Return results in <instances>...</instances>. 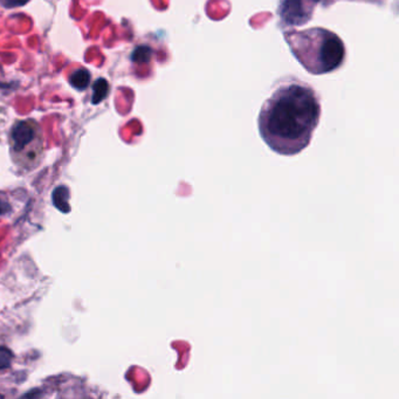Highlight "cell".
<instances>
[{
  "label": "cell",
  "mask_w": 399,
  "mask_h": 399,
  "mask_svg": "<svg viewBox=\"0 0 399 399\" xmlns=\"http://www.w3.org/2000/svg\"><path fill=\"white\" fill-rule=\"evenodd\" d=\"M321 116L315 90L301 81H289L273 91L259 113L263 142L282 156H294L309 145Z\"/></svg>",
  "instance_id": "obj_1"
},
{
  "label": "cell",
  "mask_w": 399,
  "mask_h": 399,
  "mask_svg": "<svg viewBox=\"0 0 399 399\" xmlns=\"http://www.w3.org/2000/svg\"><path fill=\"white\" fill-rule=\"evenodd\" d=\"M285 37L295 58L309 73L328 74L344 62V43L334 32L316 27L288 32Z\"/></svg>",
  "instance_id": "obj_2"
},
{
  "label": "cell",
  "mask_w": 399,
  "mask_h": 399,
  "mask_svg": "<svg viewBox=\"0 0 399 399\" xmlns=\"http://www.w3.org/2000/svg\"><path fill=\"white\" fill-rule=\"evenodd\" d=\"M10 155L19 171L37 169L45 157V137L41 126L33 118L15 122L10 130Z\"/></svg>",
  "instance_id": "obj_3"
},
{
  "label": "cell",
  "mask_w": 399,
  "mask_h": 399,
  "mask_svg": "<svg viewBox=\"0 0 399 399\" xmlns=\"http://www.w3.org/2000/svg\"><path fill=\"white\" fill-rule=\"evenodd\" d=\"M68 81L70 86L75 88L77 90H85L90 85L91 81V74L90 71L86 68H78L75 71H73L69 75Z\"/></svg>",
  "instance_id": "obj_4"
},
{
  "label": "cell",
  "mask_w": 399,
  "mask_h": 399,
  "mask_svg": "<svg viewBox=\"0 0 399 399\" xmlns=\"http://www.w3.org/2000/svg\"><path fill=\"white\" fill-rule=\"evenodd\" d=\"M109 94V83L106 79L99 78L95 81L93 86V96H91V103L98 105L105 99Z\"/></svg>",
  "instance_id": "obj_5"
},
{
  "label": "cell",
  "mask_w": 399,
  "mask_h": 399,
  "mask_svg": "<svg viewBox=\"0 0 399 399\" xmlns=\"http://www.w3.org/2000/svg\"><path fill=\"white\" fill-rule=\"evenodd\" d=\"M31 0H0V6H3L4 9L12 10L17 9V7H22L26 4H29Z\"/></svg>",
  "instance_id": "obj_6"
},
{
  "label": "cell",
  "mask_w": 399,
  "mask_h": 399,
  "mask_svg": "<svg viewBox=\"0 0 399 399\" xmlns=\"http://www.w3.org/2000/svg\"><path fill=\"white\" fill-rule=\"evenodd\" d=\"M11 211H12V207L10 205L9 201H7L5 195L0 193V215H5L7 213H10Z\"/></svg>",
  "instance_id": "obj_7"
},
{
  "label": "cell",
  "mask_w": 399,
  "mask_h": 399,
  "mask_svg": "<svg viewBox=\"0 0 399 399\" xmlns=\"http://www.w3.org/2000/svg\"><path fill=\"white\" fill-rule=\"evenodd\" d=\"M11 354L10 351L0 349V369H5L10 365Z\"/></svg>",
  "instance_id": "obj_8"
}]
</instances>
